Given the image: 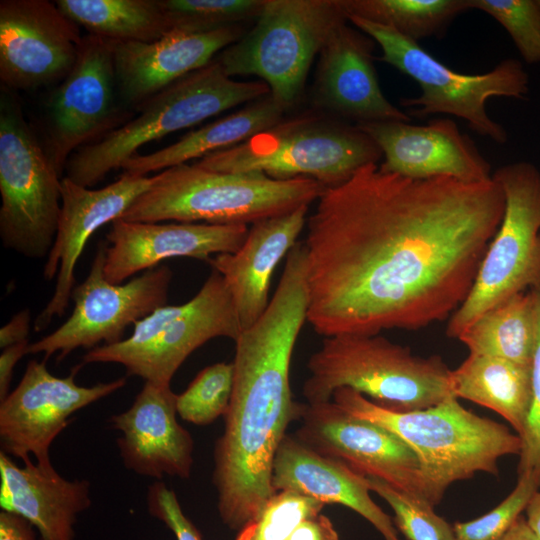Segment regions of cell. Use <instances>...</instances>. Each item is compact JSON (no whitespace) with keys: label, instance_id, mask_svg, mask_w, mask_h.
Segmentation results:
<instances>
[{"label":"cell","instance_id":"cell-1","mask_svg":"<svg viewBox=\"0 0 540 540\" xmlns=\"http://www.w3.org/2000/svg\"><path fill=\"white\" fill-rule=\"evenodd\" d=\"M505 210L493 178L413 179L361 167L325 188L303 242L307 321L324 337L417 330L472 289Z\"/></svg>","mask_w":540,"mask_h":540},{"label":"cell","instance_id":"cell-2","mask_svg":"<svg viewBox=\"0 0 540 540\" xmlns=\"http://www.w3.org/2000/svg\"><path fill=\"white\" fill-rule=\"evenodd\" d=\"M307 309L305 250L296 245L267 309L234 341L233 390L214 448L212 476L219 516L232 530L256 522L276 493L275 454L288 425L300 417L289 370Z\"/></svg>","mask_w":540,"mask_h":540},{"label":"cell","instance_id":"cell-3","mask_svg":"<svg viewBox=\"0 0 540 540\" xmlns=\"http://www.w3.org/2000/svg\"><path fill=\"white\" fill-rule=\"evenodd\" d=\"M331 401L349 414L389 430L414 451L434 506L453 483L479 472L498 475V461L520 455L522 450L518 434L464 408L454 396L407 412L385 409L349 388L336 390Z\"/></svg>","mask_w":540,"mask_h":540},{"label":"cell","instance_id":"cell-4","mask_svg":"<svg viewBox=\"0 0 540 540\" xmlns=\"http://www.w3.org/2000/svg\"><path fill=\"white\" fill-rule=\"evenodd\" d=\"M324 189L311 178L223 173L184 163L153 175L150 187L120 219L247 225L309 206Z\"/></svg>","mask_w":540,"mask_h":540},{"label":"cell","instance_id":"cell-5","mask_svg":"<svg viewBox=\"0 0 540 540\" xmlns=\"http://www.w3.org/2000/svg\"><path fill=\"white\" fill-rule=\"evenodd\" d=\"M307 368L302 393L309 404L331 401L340 388L396 412L425 409L453 396L452 370L440 356L414 355L379 334L324 337Z\"/></svg>","mask_w":540,"mask_h":540},{"label":"cell","instance_id":"cell-6","mask_svg":"<svg viewBox=\"0 0 540 540\" xmlns=\"http://www.w3.org/2000/svg\"><path fill=\"white\" fill-rule=\"evenodd\" d=\"M381 157L379 146L357 125L302 115L282 119L244 142L208 154L194 164L223 173L311 178L328 188L347 181L361 167L377 163Z\"/></svg>","mask_w":540,"mask_h":540},{"label":"cell","instance_id":"cell-7","mask_svg":"<svg viewBox=\"0 0 540 540\" xmlns=\"http://www.w3.org/2000/svg\"><path fill=\"white\" fill-rule=\"evenodd\" d=\"M269 93L263 81H237L227 76L213 59L147 100L138 116L78 149L66 164V177L90 188L121 168L144 144Z\"/></svg>","mask_w":540,"mask_h":540},{"label":"cell","instance_id":"cell-8","mask_svg":"<svg viewBox=\"0 0 540 540\" xmlns=\"http://www.w3.org/2000/svg\"><path fill=\"white\" fill-rule=\"evenodd\" d=\"M348 21L380 46L382 55L378 60L418 83L419 96L400 99L410 118L452 115L465 120L481 136L498 144L507 141L505 128L489 116L486 103L491 97L526 98L529 75L519 60L507 58L486 73L463 74L390 27L357 16L348 17Z\"/></svg>","mask_w":540,"mask_h":540},{"label":"cell","instance_id":"cell-9","mask_svg":"<svg viewBox=\"0 0 540 540\" xmlns=\"http://www.w3.org/2000/svg\"><path fill=\"white\" fill-rule=\"evenodd\" d=\"M346 22L342 0H265L253 27L216 60L231 78L259 77L288 109L300 99L313 60Z\"/></svg>","mask_w":540,"mask_h":540},{"label":"cell","instance_id":"cell-10","mask_svg":"<svg viewBox=\"0 0 540 540\" xmlns=\"http://www.w3.org/2000/svg\"><path fill=\"white\" fill-rule=\"evenodd\" d=\"M242 327L223 277L212 269L197 294L181 305H165L134 325L133 333L113 345L86 352L83 364L117 363L127 375L170 385L196 349L211 339L235 341Z\"/></svg>","mask_w":540,"mask_h":540},{"label":"cell","instance_id":"cell-11","mask_svg":"<svg viewBox=\"0 0 540 540\" xmlns=\"http://www.w3.org/2000/svg\"><path fill=\"white\" fill-rule=\"evenodd\" d=\"M62 178L7 88L0 98V237L25 257H48L61 211Z\"/></svg>","mask_w":540,"mask_h":540},{"label":"cell","instance_id":"cell-12","mask_svg":"<svg viewBox=\"0 0 540 540\" xmlns=\"http://www.w3.org/2000/svg\"><path fill=\"white\" fill-rule=\"evenodd\" d=\"M492 178L505 196L503 218L471 291L448 319L451 338L491 307L540 284V170L519 161L499 167Z\"/></svg>","mask_w":540,"mask_h":540},{"label":"cell","instance_id":"cell-13","mask_svg":"<svg viewBox=\"0 0 540 540\" xmlns=\"http://www.w3.org/2000/svg\"><path fill=\"white\" fill-rule=\"evenodd\" d=\"M106 244L101 243L86 279L75 286L70 317L55 331L30 343L28 354L57 353L61 361L78 348L91 350L122 341L127 327L167 305L173 272L165 265L144 271L127 283L112 284L104 275Z\"/></svg>","mask_w":540,"mask_h":540},{"label":"cell","instance_id":"cell-14","mask_svg":"<svg viewBox=\"0 0 540 540\" xmlns=\"http://www.w3.org/2000/svg\"><path fill=\"white\" fill-rule=\"evenodd\" d=\"M298 420L301 425L294 436L315 452L433 505L417 455L389 430L349 414L333 401L301 404Z\"/></svg>","mask_w":540,"mask_h":540},{"label":"cell","instance_id":"cell-15","mask_svg":"<svg viewBox=\"0 0 540 540\" xmlns=\"http://www.w3.org/2000/svg\"><path fill=\"white\" fill-rule=\"evenodd\" d=\"M81 365L66 377L51 374L46 360H30L22 379L0 402L1 452L25 461L34 455L41 465L52 464L49 450L78 410L111 395L126 385L121 377L90 387L75 377Z\"/></svg>","mask_w":540,"mask_h":540},{"label":"cell","instance_id":"cell-16","mask_svg":"<svg viewBox=\"0 0 540 540\" xmlns=\"http://www.w3.org/2000/svg\"><path fill=\"white\" fill-rule=\"evenodd\" d=\"M114 42L92 34L83 36L73 68L49 99L47 151L60 175L72 154L102 138L123 120Z\"/></svg>","mask_w":540,"mask_h":540},{"label":"cell","instance_id":"cell-17","mask_svg":"<svg viewBox=\"0 0 540 540\" xmlns=\"http://www.w3.org/2000/svg\"><path fill=\"white\" fill-rule=\"evenodd\" d=\"M83 36L48 0L0 1V79L4 87L35 89L62 81L73 68Z\"/></svg>","mask_w":540,"mask_h":540},{"label":"cell","instance_id":"cell-18","mask_svg":"<svg viewBox=\"0 0 540 540\" xmlns=\"http://www.w3.org/2000/svg\"><path fill=\"white\" fill-rule=\"evenodd\" d=\"M153 176L123 172L111 184L91 189L63 177L61 211L53 246L43 268V278L56 279L54 293L34 321L45 330L54 317L63 316L75 285V268L89 238L107 223L119 219L152 184Z\"/></svg>","mask_w":540,"mask_h":540},{"label":"cell","instance_id":"cell-19","mask_svg":"<svg viewBox=\"0 0 540 540\" xmlns=\"http://www.w3.org/2000/svg\"><path fill=\"white\" fill-rule=\"evenodd\" d=\"M379 146V168L413 179L445 176L464 183L492 179L491 165L473 140L449 118L426 124L377 121L356 124Z\"/></svg>","mask_w":540,"mask_h":540},{"label":"cell","instance_id":"cell-20","mask_svg":"<svg viewBox=\"0 0 540 540\" xmlns=\"http://www.w3.org/2000/svg\"><path fill=\"white\" fill-rule=\"evenodd\" d=\"M247 225L134 222L116 219L106 234L104 275L121 284L136 273L173 257L205 262L236 251L244 242Z\"/></svg>","mask_w":540,"mask_h":540},{"label":"cell","instance_id":"cell-21","mask_svg":"<svg viewBox=\"0 0 540 540\" xmlns=\"http://www.w3.org/2000/svg\"><path fill=\"white\" fill-rule=\"evenodd\" d=\"M374 40L346 23L330 36L318 55L314 102L356 124L411 118L383 94L373 65Z\"/></svg>","mask_w":540,"mask_h":540},{"label":"cell","instance_id":"cell-22","mask_svg":"<svg viewBox=\"0 0 540 540\" xmlns=\"http://www.w3.org/2000/svg\"><path fill=\"white\" fill-rule=\"evenodd\" d=\"M176 399L170 385L145 381L132 405L110 417L111 428L121 433L116 443L128 470L157 480L190 477L194 442L177 421Z\"/></svg>","mask_w":540,"mask_h":540},{"label":"cell","instance_id":"cell-23","mask_svg":"<svg viewBox=\"0 0 540 540\" xmlns=\"http://www.w3.org/2000/svg\"><path fill=\"white\" fill-rule=\"evenodd\" d=\"M245 34L244 25L204 33L172 30L153 42H114V66L121 101L140 107L186 75L209 64Z\"/></svg>","mask_w":540,"mask_h":540},{"label":"cell","instance_id":"cell-24","mask_svg":"<svg viewBox=\"0 0 540 540\" xmlns=\"http://www.w3.org/2000/svg\"><path fill=\"white\" fill-rule=\"evenodd\" d=\"M309 206L252 224L243 244L232 253L214 256L209 264L223 277L242 330L267 309L271 278L306 226Z\"/></svg>","mask_w":540,"mask_h":540},{"label":"cell","instance_id":"cell-25","mask_svg":"<svg viewBox=\"0 0 540 540\" xmlns=\"http://www.w3.org/2000/svg\"><path fill=\"white\" fill-rule=\"evenodd\" d=\"M91 505L90 482L68 480L52 464L18 466L0 452V507L24 517L41 540H74V524Z\"/></svg>","mask_w":540,"mask_h":540},{"label":"cell","instance_id":"cell-26","mask_svg":"<svg viewBox=\"0 0 540 540\" xmlns=\"http://www.w3.org/2000/svg\"><path fill=\"white\" fill-rule=\"evenodd\" d=\"M274 490H294L326 504L346 506L369 521L384 540H400L395 525L371 498L366 477L286 434L275 454Z\"/></svg>","mask_w":540,"mask_h":540},{"label":"cell","instance_id":"cell-27","mask_svg":"<svg viewBox=\"0 0 540 540\" xmlns=\"http://www.w3.org/2000/svg\"><path fill=\"white\" fill-rule=\"evenodd\" d=\"M285 111L269 93L232 114L187 133L163 149L146 155L135 154L121 168L127 173L147 176L150 172L201 159L273 127L283 119Z\"/></svg>","mask_w":540,"mask_h":540},{"label":"cell","instance_id":"cell-28","mask_svg":"<svg viewBox=\"0 0 540 540\" xmlns=\"http://www.w3.org/2000/svg\"><path fill=\"white\" fill-rule=\"evenodd\" d=\"M450 388L454 397L498 413L522 436L532 400L531 365L469 353L451 371Z\"/></svg>","mask_w":540,"mask_h":540},{"label":"cell","instance_id":"cell-29","mask_svg":"<svg viewBox=\"0 0 540 540\" xmlns=\"http://www.w3.org/2000/svg\"><path fill=\"white\" fill-rule=\"evenodd\" d=\"M469 353L531 365L536 340V306L529 289L491 307L457 337Z\"/></svg>","mask_w":540,"mask_h":540},{"label":"cell","instance_id":"cell-30","mask_svg":"<svg viewBox=\"0 0 540 540\" xmlns=\"http://www.w3.org/2000/svg\"><path fill=\"white\" fill-rule=\"evenodd\" d=\"M59 9L89 34L121 42H153L170 26L160 0H57Z\"/></svg>","mask_w":540,"mask_h":540},{"label":"cell","instance_id":"cell-31","mask_svg":"<svg viewBox=\"0 0 540 540\" xmlns=\"http://www.w3.org/2000/svg\"><path fill=\"white\" fill-rule=\"evenodd\" d=\"M348 17L390 27L414 41L440 36L471 0H342Z\"/></svg>","mask_w":540,"mask_h":540},{"label":"cell","instance_id":"cell-32","mask_svg":"<svg viewBox=\"0 0 540 540\" xmlns=\"http://www.w3.org/2000/svg\"><path fill=\"white\" fill-rule=\"evenodd\" d=\"M160 3L171 31L204 33L255 21L265 0H160Z\"/></svg>","mask_w":540,"mask_h":540},{"label":"cell","instance_id":"cell-33","mask_svg":"<svg viewBox=\"0 0 540 540\" xmlns=\"http://www.w3.org/2000/svg\"><path fill=\"white\" fill-rule=\"evenodd\" d=\"M233 382V363L219 362L205 367L177 395V414L194 425L213 423L229 408Z\"/></svg>","mask_w":540,"mask_h":540},{"label":"cell","instance_id":"cell-34","mask_svg":"<svg viewBox=\"0 0 540 540\" xmlns=\"http://www.w3.org/2000/svg\"><path fill=\"white\" fill-rule=\"evenodd\" d=\"M371 492L394 512L393 523L408 540H456L453 525L434 511L427 500L397 489L383 480L366 477Z\"/></svg>","mask_w":540,"mask_h":540},{"label":"cell","instance_id":"cell-35","mask_svg":"<svg viewBox=\"0 0 540 540\" xmlns=\"http://www.w3.org/2000/svg\"><path fill=\"white\" fill-rule=\"evenodd\" d=\"M539 488L540 469L518 474L515 488L495 508L476 519L453 524L456 540H502Z\"/></svg>","mask_w":540,"mask_h":540},{"label":"cell","instance_id":"cell-36","mask_svg":"<svg viewBox=\"0 0 540 540\" xmlns=\"http://www.w3.org/2000/svg\"><path fill=\"white\" fill-rule=\"evenodd\" d=\"M471 7L490 15L508 32L525 62L540 63L537 0H471Z\"/></svg>","mask_w":540,"mask_h":540},{"label":"cell","instance_id":"cell-37","mask_svg":"<svg viewBox=\"0 0 540 540\" xmlns=\"http://www.w3.org/2000/svg\"><path fill=\"white\" fill-rule=\"evenodd\" d=\"M324 506L294 490L277 491L255 522L251 540H285L301 522L321 513Z\"/></svg>","mask_w":540,"mask_h":540},{"label":"cell","instance_id":"cell-38","mask_svg":"<svg viewBox=\"0 0 540 540\" xmlns=\"http://www.w3.org/2000/svg\"><path fill=\"white\" fill-rule=\"evenodd\" d=\"M536 306V340L531 363L532 400L519 455L518 474L540 469V284L530 288Z\"/></svg>","mask_w":540,"mask_h":540},{"label":"cell","instance_id":"cell-39","mask_svg":"<svg viewBox=\"0 0 540 540\" xmlns=\"http://www.w3.org/2000/svg\"><path fill=\"white\" fill-rule=\"evenodd\" d=\"M148 513L163 522L176 540H202L201 534L184 514L174 490L157 480L147 488Z\"/></svg>","mask_w":540,"mask_h":540},{"label":"cell","instance_id":"cell-40","mask_svg":"<svg viewBox=\"0 0 540 540\" xmlns=\"http://www.w3.org/2000/svg\"><path fill=\"white\" fill-rule=\"evenodd\" d=\"M285 540H340L331 520L321 513L301 522Z\"/></svg>","mask_w":540,"mask_h":540},{"label":"cell","instance_id":"cell-41","mask_svg":"<svg viewBox=\"0 0 540 540\" xmlns=\"http://www.w3.org/2000/svg\"><path fill=\"white\" fill-rule=\"evenodd\" d=\"M29 340L11 345L2 349L0 355V402L3 401L9 392L10 383L13 377V371L17 362L28 354Z\"/></svg>","mask_w":540,"mask_h":540},{"label":"cell","instance_id":"cell-42","mask_svg":"<svg viewBox=\"0 0 540 540\" xmlns=\"http://www.w3.org/2000/svg\"><path fill=\"white\" fill-rule=\"evenodd\" d=\"M31 326V312L23 309L12 316V318L0 329V348L4 349L11 345L28 340Z\"/></svg>","mask_w":540,"mask_h":540},{"label":"cell","instance_id":"cell-43","mask_svg":"<svg viewBox=\"0 0 540 540\" xmlns=\"http://www.w3.org/2000/svg\"><path fill=\"white\" fill-rule=\"evenodd\" d=\"M0 540H36L33 525L18 514L1 510Z\"/></svg>","mask_w":540,"mask_h":540},{"label":"cell","instance_id":"cell-44","mask_svg":"<svg viewBox=\"0 0 540 540\" xmlns=\"http://www.w3.org/2000/svg\"><path fill=\"white\" fill-rule=\"evenodd\" d=\"M502 540H540V536L531 529L525 516L521 515Z\"/></svg>","mask_w":540,"mask_h":540},{"label":"cell","instance_id":"cell-45","mask_svg":"<svg viewBox=\"0 0 540 540\" xmlns=\"http://www.w3.org/2000/svg\"><path fill=\"white\" fill-rule=\"evenodd\" d=\"M525 518L531 529L540 536V491L538 490L530 499L526 509Z\"/></svg>","mask_w":540,"mask_h":540},{"label":"cell","instance_id":"cell-46","mask_svg":"<svg viewBox=\"0 0 540 540\" xmlns=\"http://www.w3.org/2000/svg\"><path fill=\"white\" fill-rule=\"evenodd\" d=\"M537 3H538V5H539V7H540V0H537Z\"/></svg>","mask_w":540,"mask_h":540}]
</instances>
